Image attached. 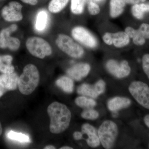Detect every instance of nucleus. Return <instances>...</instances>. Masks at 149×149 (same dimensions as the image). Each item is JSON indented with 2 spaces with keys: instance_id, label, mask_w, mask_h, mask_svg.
<instances>
[{
  "instance_id": "1",
  "label": "nucleus",
  "mask_w": 149,
  "mask_h": 149,
  "mask_svg": "<svg viewBox=\"0 0 149 149\" xmlns=\"http://www.w3.org/2000/svg\"><path fill=\"white\" fill-rule=\"evenodd\" d=\"M47 113L50 117L49 129L51 133L59 134L69 127L71 113L66 105L54 102L48 107Z\"/></svg>"
},
{
  "instance_id": "2",
  "label": "nucleus",
  "mask_w": 149,
  "mask_h": 149,
  "mask_svg": "<svg viewBox=\"0 0 149 149\" xmlns=\"http://www.w3.org/2000/svg\"><path fill=\"white\" fill-rule=\"evenodd\" d=\"M40 80V73L37 67L34 64L27 65L19 77L18 87L19 92L23 95H30L37 88Z\"/></svg>"
},
{
  "instance_id": "3",
  "label": "nucleus",
  "mask_w": 149,
  "mask_h": 149,
  "mask_svg": "<svg viewBox=\"0 0 149 149\" xmlns=\"http://www.w3.org/2000/svg\"><path fill=\"white\" fill-rule=\"evenodd\" d=\"M55 44L63 52L72 58H80L85 54V51L83 46L72 37L64 33L57 35Z\"/></svg>"
},
{
  "instance_id": "4",
  "label": "nucleus",
  "mask_w": 149,
  "mask_h": 149,
  "mask_svg": "<svg viewBox=\"0 0 149 149\" xmlns=\"http://www.w3.org/2000/svg\"><path fill=\"white\" fill-rule=\"evenodd\" d=\"M25 46L29 53L37 58L44 59L52 54V48L50 44L41 37H29L25 42Z\"/></svg>"
},
{
  "instance_id": "5",
  "label": "nucleus",
  "mask_w": 149,
  "mask_h": 149,
  "mask_svg": "<svg viewBox=\"0 0 149 149\" xmlns=\"http://www.w3.org/2000/svg\"><path fill=\"white\" fill-rule=\"evenodd\" d=\"M71 37L83 47L90 49L97 47V39L88 28L81 25H76L71 30Z\"/></svg>"
},
{
  "instance_id": "6",
  "label": "nucleus",
  "mask_w": 149,
  "mask_h": 149,
  "mask_svg": "<svg viewBox=\"0 0 149 149\" xmlns=\"http://www.w3.org/2000/svg\"><path fill=\"white\" fill-rule=\"evenodd\" d=\"M98 135L100 143L105 149L113 146L118 134L117 125L111 120L104 121L99 127Z\"/></svg>"
},
{
  "instance_id": "7",
  "label": "nucleus",
  "mask_w": 149,
  "mask_h": 149,
  "mask_svg": "<svg viewBox=\"0 0 149 149\" xmlns=\"http://www.w3.org/2000/svg\"><path fill=\"white\" fill-rule=\"evenodd\" d=\"M128 90L134 100L142 107L149 110V86L143 81L136 80L130 83Z\"/></svg>"
},
{
  "instance_id": "8",
  "label": "nucleus",
  "mask_w": 149,
  "mask_h": 149,
  "mask_svg": "<svg viewBox=\"0 0 149 149\" xmlns=\"http://www.w3.org/2000/svg\"><path fill=\"white\" fill-rule=\"evenodd\" d=\"M18 26L13 24L7 28H4L0 32V48L8 49L13 51L18 50L21 46V42L18 38L12 37L11 34L16 32Z\"/></svg>"
},
{
  "instance_id": "9",
  "label": "nucleus",
  "mask_w": 149,
  "mask_h": 149,
  "mask_svg": "<svg viewBox=\"0 0 149 149\" xmlns=\"http://www.w3.org/2000/svg\"><path fill=\"white\" fill-rule=\"evenodd\" d=\"M104 44L110 47L120 49L126 47L130 45L131 40L127 33L123 31L116 32H106L102 37Z\"/></svg>"
},
{
  "instance_id": "10",
  "label": "nucleus",
  "mask_w": 149,
  "mask_h": 149,
  "mask_svg": "<svg viewBox=\"0 0 149 149\" xmlns=\"http://www.w3.org/2000/svg\"><path fill=\"white\" fill-rule=\"evenodd\" d=\"M106 68L111 74L119 79L127 77L131 71L129 63L125 60L118 61L114 59H110L107 62Z\"/></svg>"
},
{
  "instance_id": "11",
  "label": "nucleus",
  "mask_w": 149,
  "mask_h": 149,
  "mask_svg": "<svg viewBox=\"0 0 149 149\" xmlns=\"http://www.w3.org/2000/svg\"><path fill=\"white\" fill-rule=\"evenodd\" d=\"M23 6L16 1H12L4 6L1 11L3 18L8 22H18L23 19Z\"/></svg>"
},
{
  "instance_id": "12",
  "label": "nucleus",
  "mask_w": 149,
  "mask_h": 149,
  "mask_svg": "<svg viewBox=\"0 0 149 149\" xmlns=\"http://www.w3.org/2000/svg\"><path fill=\"white\" fill-rule=\"evenodd\" d=\"M105 88L104 81L100 80L94 85L84 83L80 85L77 88V93L82 96L96 99L104 93Z\"/></svg>"
},
{
  "instance_id": "13",
  "label": "nucleus",
  "mask_w": 149,
  "mask_h": 149,
  "mask_svg": "<svg viewBox=\"0 0 149 149\" xmlns=\"http://www.w3.org/2000/svg\"><path fill=\"white\" fill-rule=\"evenodd\" d=\"M19 76L15 72L0 75V97L8 91H15L18 87Z\"/></svg>"
},
{
  "instance_id": "14",
  "label": "nucleus",
  "mask_w": 149,
  "mask_h": 149,
  "mask_svg": "<svg viewBox=\"0 0 149 149\" xmlns=\"http://www.w3.org/2000/svg\"><path fill=\"white\" fill-rule=\"evenodd\" d=\"M91 68V65L87 63H78L68 68L67 70V73L72 79L80 81L88 76Z\"/></svg>"
},
{
  "instance_id": "15",
  "label": "nucleus",
  "mask_w": 149,
  "mask_h": 149,
  "mask_svg": "<svg viewBox=\"0 0 149 149\" xmlns=\"http://www.w3.org/2000/svg\"><path fill=\"white\" fill-rule=\"evenodd\" d=\"M82 133L88 136L86 142L89 146L96 148L100 144L98 133L95 127L89 123L83 124L81 128Z\"/></svg>"
},
{
  "instance_id": "16",
  "label": "nucleus",
  "mask_w": 149,
  "mask_h": 149,
  "mask_svg": "<svg viewBox=\"0 0 149 149\" xmlns=\"http://www.w3.org/2000/svg\"><path fill=\"white\" fill-rule=\"evenodd\" d=\"M127 4L124 0H109V15L111 18L115 19L121 16L125 11Z\"/></svg>"
},
{
  "instance_id": "17",
  "label": "nucleus",
  "mask_w": 149,
  "mask_h": 149,
  "mask_svg": "<svg viewBox=\"0 0 149 149\" xmlns=\"http://www.w3.org/2000/svg\"><path fill=\"white\" fill-rule=\"evenodd\" d=\"M131 104V100L128 98L116 97L109 101L107 107L111 111H117L119 110L128 107Z\"/></svg>"
},
{
  "instance_id": "18",
  "label": "nucleus",
  "mask_w": 149,
  "mask_h": 149,
  "mask_svg": "<svg viewBox=\"0 0 149 149\" xmlns=\"http://www.w3.org/2000/svg\"><path fill=\"white\" fill-rule=\"evenodd\" d=\"M124 31L127 33L135 45L140 47L143 46L146 44V40L141 35L138 29L128 26L125 27Z\"/></svg>"
},
{
  "instance_id": "19",
  "label": "nucleus",
  "mask_w": 149,
  "mask_h": 149,
  "mask_svg": "<svg viewBox=\"0 0 149 149\" xmlns=\"http://www.w3.org/2000/svg\"><path fill=\"white\" fill-rule=\"evenodd\" d=\"M130 12L133 17L138 20H141L144 18L146 13H149V2H145L133 5Z\"/></svg>"
},
{
  "instance_id": "20",
  "label": "nucleus",
  "mask_w": 149,
  "mask_h": 149,
  "mask_svg": "<svg viewBox=\"0 0 149 149\" xmlns=\"http://www.w3.org/2000/svg\"><path fill=\"white\" fill-rule=\"evenodd\" d=\"M48 14L45 10H41L38 12L35 18V27L37 31L42 32L46 29L48 22Z\"/></svg>"
},
{
  "instance_id": "21",
  "label": "nucleus",
  "mask_w": 149,
  "mask_h": 149,
  "mask_svg": "<svg viewBox=\"0 0 149 149\" xmlns=\"http://www.w3.org/2000/svg\"><path fill=\"white\" fill-rule=\"evenodd\" d=\"M13 60V58L10 55H0V72L3 74H10L14 72Z\"/></svg>"
},
{
  "instance_id": "22",
  "label": "nucleus",
  "mask_w": 149,
  "mask_h": 149,
  "mask_svg": "<svg viewBox=\"0 0 149 149\" xmlns=\"http://www.w3.org/2000/svg\"><path fill=\"white\" fill-rule=\"evenodd\" d=\"M56 85L64 92L72 93L74 89V83L72 78L69 76H63L59 77L56 82Z\"/></svg>"
},
{
  "instance_id": "23",
  "label": "nucleus",
  "mask_w": 149,
  "mask_h": 149,
  "mask_svg": "<svg viewBox=\"0 0 149 149\" xmlns=\"http://www.w3.org/2000/svg\"><path fill=\"white\" fill-rule=\"evenodd\" d=\"M70 2V0H50L48 5V11L53 14L62 11Z\"/></svg>"
},
{
  "instance_id": "24",
  "label": "nucleus",
  "mask_w": 149,
  "mask_h": 149,
  "mask_svg": "<svg viewBox=\"0 0 149 149\" xmlns=\"http://www.w3.org/2000/svg\"><path fill=\"white\" fill-rule=\"evenodd\" d=\"M70 10L74 15H80L84 13L87 0H70Z\"/></svg>"
},
{
  "instance_id": "25",
  "label": "nucleus",
  "mask_w": 149,
  "mask_h": 149,
  "mask_svg": "<svg viewBox=\"0 0 149 149\" xmlns=\"http://www.w3.org/2000/svg\"><path fill=\"white\" fill-rule=\"evenodd\" d=\"M74 102L77 106L84 109L93 108L97 104L93 98L84 96L77 97Z\"/></svg>"
},
{
  "instance_id": "26",
  "label": "nucleus",
  "mask_w": 149,
  "mask_h": 149,
  "mask_svg": "<svg viewBox=\"0 0 149 149\" xmlns=\"http://www.w3.org/2000/svg\"><path fill=\"white\" fill-rule=\"evenodd\" d=\"M7 136L9 139L13 141H18L20 143H30V139L27 135L21 133L15 132L10 130L7 134Z\"/></svg>"
},
{
  "instance_id": "27",
  "label": "nucleus",
  "mask_w": 149,
  "mask_h": 149,
  "mask_svg": "<svg viewBox=\"0 0 149 149\" xmlns=\"http://www.w3.org/2000/svg\"><path fill=\"white\" fill-rule=\"evenodd\" d=\"M87 7L88 13L92 16H97L100 13L101 10L100 5L94 1L87 2Z\"/></svg>"
},
{
  "instance_id": "28",
  "label": "nucleus",
  "mask_w": 149,
  "mask_h": 149,
  "mask_svg": "<svg viewBox=\"0 0 149 149\" xmlns=\"http://www.w3.org/2000/svg\"><path fill=\"white\" fill-rule=\"evenodd\" d=\"M81 117L87 120H95L98 118L99 113L95 110L93 108L84 109L81 114Z\"/></svg>"
},
{
  "instance_id": "29",
  "label": "nucleus",
  "mask_w": 149,
  "mask_h": 149,
  "mask_svg": "<svg viewBox=\"0 0 149 149\" xmlns=\"http://www.w3.org/2000/svg\"><path fill=\"white\" fill-rule=\"evenodd\" d=\"M142 69L149 80V54H145L141 60Z\"/></svg>"
},
{
  "instance_id": "30",
  "label": "nucleus",
  "mask_w": 149,
  "mask_h": 149,
  "mask_svg": "<svg viewBox=\"0 0 149 149\" xmlns=\"http://www.w3.org/2000/svg\"><path fill=\"white\" fill-rule=\"evenodd\" d=\"M138 30L146 40H149V24L142 23L139 26Z\"/></svg>"
},
{
  "instance_id": "31",
  "label": "nucleus",
  "mask_w": 149,
  "mask_h": 149,
  "mask_svg": "<svg viewBox=\"0 0 149 149\" xmlns=\"http://www.w3.org/2000/svg\"><path fill=\"white\" fill-rule=\"evenodd\" d=\"M124 1L127 4L133 5L136 4L145 2L146 0H124Z\"/></svg>"
},
{
  "instance_id": "32",
  "label": "nucleus",
  "mask_w": 149,
  "mask_h": 149,
  "mask_svg": "<svg viewBox=\"0 0 149 149\" xmlns=\"http://www.w3.org/2000/svg\"><path fill=\"white\" fill-rule=\"evenodd\" d=\"M22 3L31 6L37 5L38 3V0H20Z\"/></svg>"
},
{
  "instance_id": "33",
  "label": "nucleus",
  "mask_w": 149,
  "mask_h": 149,
  "mask_svg": "<svg viewBox=\"0 0 149 149\" xmlns=\"http://www.w3.org/2000/svg\"><path fill=\"white\" fill-rule=\"evenodd\" d=\"M73 136L74 139L75 140H81L83 138V134L82 132H79V131H76L74 132L73 134Z\"/></svg>"
},
{
  "instance_id": "34",
  "label": "nucleus",
  "mask_w": 149,
  "mask_h": 149,
  "mask_svg": "<svg viewBox=\"0 0 149 149\" xmlns=\"http://www.w3.org/2000/svg\"><path fill=\"white\" fill-rule=\"evenodd\" d=\"M144 124L149 129V113L146 114L143 118Z\"/></svg>"
},
{
  "instance_id": "35",
  "label": "nucleus",
  "mask_w": 149,
  "mask_h": 149,
  "mask_svg": "<svg viewBox=\"0 0 149 149\" xmlns=\"http://www.w3.org/2000/svg\"><path fill=\"white\" fill-rule=\"evenodd\" d=\"M90 1H94L95 2L99 4L103 2L105 0H87V2Z\"/></svg>"
},
{
  "instance_id": "36",
  "label": "nucleus",
  "mask_w": 149,
  "mask_h": 149,
  "mask_svg": "<svg viewBox=\"0 0 149 149\" xmlns=\"http://www.w3.org/2000/svg\"><path fill=\"white\" fill-rule=\"evenodd\" d=\"M44 149H56V148L54 146H51V145H50V146H47L45 147V148H44Z\"/></svg>"
},
{
  "instance_id": "37",
  "label": "nucleus",
  "mask_w": 149,
  "mask_h": 149,
  "mask_svg": "<svg viewBox=\"0 0 149 149\" xmlns=\"http://www.w3.org/2000/svg\"><path fill=\"white\" fill-rule=\"evenodd\" d=\"M118 116V113L117 111H113L112 116L113 117L116 118Z\"/></svg>"
},
{
  "instance_id": "38",
  "label": "nucleus",
  "mask_w": 149,
  "mask_h": 149,
  "mask_svg": "<svg viewBox=\"0 0 149 149\" xmlns=\"http://www.w3.org/2000/svg\"><path fill=\"white\" fill-rule=\"evenodd\" d=\"M60 149H72L73 148H71V147L68 146H64L61 147V148Z\"/></svg>"
},
{
  "instance_id": "39",
  "label": "nucleus",
  "mask_w": 149,
  "mask_h": 149,
  "mask_svg": "<svg viewBox=\"0 0 149 149\" xmlns=\"http://www.w3.org/2000/svg\"><path fill=\"white\" fill-rule=\"evenodd\" d=\"M3 129L2 127L1 124V123H0V136L1 135L2 133Z\"/></svg>"
},
{
  "instance_id": "40",
  "label": "nucleus",
  "mask_w": 149,
  "mask_h": 149,
  "mask_svg": "<svg viewBox=\"0 0 149 149\" xmlns=\"http://www.w3.org/2000/svg\"><path fill=\"white\" fill-rule=\"evenodd\" d=\"M148 148L149 149V143H148Z\"/></svg>"
}]
</instances>
